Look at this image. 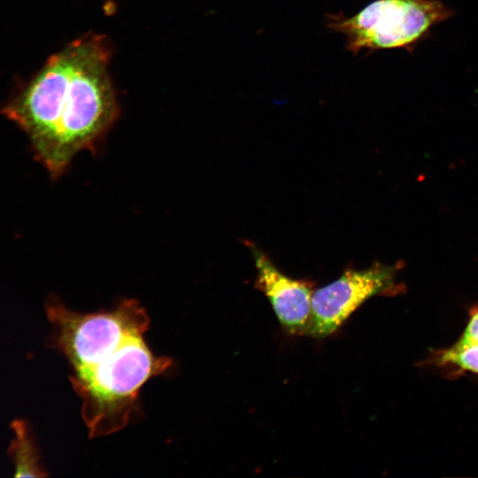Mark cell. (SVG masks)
<instances>
[{"label":"cell","instance_id":"obj_3","mask_svg":"<svg viewBox=\"0 0 478 478\" xmlns=\"http://www.w3.org/2000/svg\"><path fill=\"white\" fill-rule=\"evenodd\" d=\"M452 13L442 0H375L351 17L328 15L326 26L343 35L346 49L355 55L411 50Z\"/></svg>","mask_w":478,"mask_h":478},{"label":"cell","instance_id":"obj_8","mask_svg":"<svg viewBox=\"0 0 478 478\" xmlns=\"http://www.w3.org/2000/svg\"><path fill=\"white\" fill-rule=\"evenodd\" d=\"M443 363L456 365L465 370L478 373V344L457 343L441 357Z\"/></svg>","mask_w":478,"mask_h":478},{"label":"cell","instance_id":"obj_9","mask_svg":"<svg viewBox=\"0 0 478 478\" xmlns=\"http://www.w3.org/2000/svg\"><path fill=\"white\" fill-rule=\"evenodd\" d=\"M458 343L463 344H478V311L471 318L462 337Z\"/></svg>","mask_w":478,"mask_h":478},{"label":"cell","instance_id":"obj_5","mask_svg":"<svg viewBox=\"0 0 478 478\" xmlns=\"http://www.w3.org/2000/svg\"><path fill=\"white\" fill-rule=\"evenodd\" d=\"M397 269L376 262L362 270L349 268L333 282L313 291L306 335L322 338L331 335L370 297L394 285Z\"/></svg>","mask_w":478,"mask_h":478},{"label":"cell","instance_id":"obj_6","mask_svg":"<svg viewBox=\"0 0 478 478\" xmlns=\"http://www.w3.org/2000/svg\"><path fill=\"white\" fill-rule=\"evenodd\" d=\"M247 245L257 270L256 287L264 292L282 328L292 335L305 334L312 311L313 284L285 275L251 242Z\"/></svg>","mask_w":478,"mask_h":478},{"label":"cell","instance_id":"obj_2","mask_svg":"<svg viewBox=\"0 0 478 478\" xmlns=\"http://www.w3.org/2000/svg\"><path fill=\"white\" fill-rule=\"evenodd\" d=\"M144 334L128 335L73 371L70 381L81 399V417L90 437L124 428L137 409L142 387L171 367L170 358L150 351Z\"/></svg>","mask_w":478,"mask_h":478},{"label":"cell","instance_id":"obj_4","mask_svg":"<svg viewBox=\"0 0 478 478\" xmlns=\"http://www.w3.org/2000/svg\"><path fill=\"white\" fill-rule=\"evenodd\" d=\"M45 312L52 326L49 343L66 357L73 370L127 336L145 333L150 323L146 310L134 299H124L110 311L81 313L50 295Z\"/></svg>","mask_w":478,"mask_h":478},{"label":"cell","instance_id":"obj_1","mask_svg":"<svg viewBox=\"0 0 478 478\" xmlns=\"http://www.w3.org/2000/svg\"><path fill=\"white\" fill-rule=\"evenodd\" d=\"M110 47L89 34L52 55L29 85L4 108L27 135L53 178L93 147L115 122L119 107L108 72Z\"/></svg>","mask_w":478,"mask_h":478},{"label":"cell","instance_id":"obj_7","mask_svg":"<svg viewBox=\"0 0 478 478\" xmlns=\"http://www.w3.org/2000/svg\"><path fill=\"white\" fill-rule=\"evenodd\" d=\"M14 433L8 452L14 465L16 477H43L47 474L40 461L39 451L26 420H16L11 424Z\"/></svg>","mask_w":478,"mask_h":478}]
</instances>
